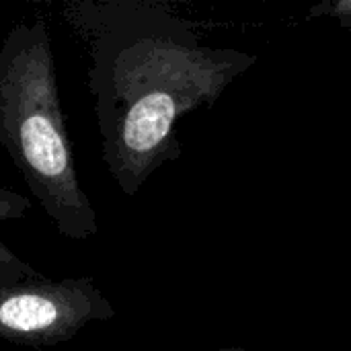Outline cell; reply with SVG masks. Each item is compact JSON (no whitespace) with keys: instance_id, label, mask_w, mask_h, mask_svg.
Here are the masks:
<instances>
[{"instance_id":"cell-1","label":"cell","mask_w":351,"mask_h":351,"mask_svg":"<svg viewBox=\"0 0 351 351\" xmlns=\"http://www.w3.org/2000/svg\"><path fill=\"white\" fill-rule=\"evenodd\" d=\"M62 16L86 49L103 162L128 197L181 156L177 121L214 105L257 62L243 49L204 45L193 23L165 2L78 0Z\"/></svg>"},{"instance_id":"cell-2","label":"cell","mask_w":351,"mask_h":351,"mask_svg":"<svg viewBox=\"0 0 351 351\" xmlns=\"http://www.w3.org/2000/svg\"><path fill=\"white\" fill-rule=\"evenodd\" d=\"M53 66L47 23H14L0 43V146L56 230L84 241L99 220L80 185Z\"/></svg>"},{"instance_id":"cell-3","label":"cell","mask_w":351,"mask_h":351,"mask_svg":"<svg viewBox=\"0 0 351 351\" xmlns=\"http://www.w3.org/2000/svg\"><path fill=\"white\" fill-rule=\"evenodd\" d=\"M115 308L93 278H35L0 288V339L43 350L70 341L93 321H111Z\"/></svg>"},{"instance_id":"cell-4","label":"cell","mask_w":351,"mask_h":351,"mask_svg":"<svg viewBox=\"0 0 351 351\" xmlns=\"http://www.w3.org/2000/svg\"><path fill=\"white\" fill-rule=\"evenodd\" d=\"M31 210V199L10 191L0 181V220H21ZM41 278V274L27 261L19 259L4 243H0V288L19 286L23 282Z\"/></svg>"},{"instance_id":"cell-5","label":"cell","mask_w":351,"mask_h":351,"mask_svg":"<svg viewBox=\"0 0 351 351\" xmlns=\"http://www.w3.org/2000/svg\"><path fill=\"white\" fill-rule=\"evenodd\" d=\"M335 19L343 29L351 31V0H329L308 10V19Z\"/></svg>"},{"instance_id":"cell-6","label":"cell","mask_w":351,"mask_h":351,"mask_svg":"<svg viewBox=\"0 0 351 351\" xmlns=\"http://www.w3.org/2000/svg\"><path fill=\"white\" fill-rule=\"evenodd\" d=\"M237 351H251V350H237Z\"/></svg>"}]
</instances>
